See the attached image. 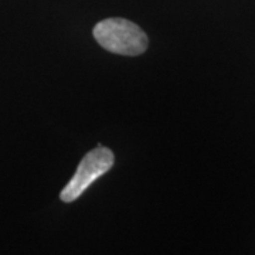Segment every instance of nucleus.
Segmentation results:
<instances>
[{"label":"nucleus","instance_id":"f257e3e1","mask_svg":"<svg viewBox=\"0 0 255 255\" xmlns=\"http://www.w3.org/2000/svg\"><path fill=\"white\" fill-rule=\"evenodd\" d=\"M92 34L102 48L114 54L135 57L147 48L145 31L127 18H105L95 24Z\"/></svg>","mask_w":255,"mask_h":255},{"label":"nucleus","instance_id":"f03ea898","mask_svg":"<svg viewBox=\"0 0 255 255\" xmlns=\"http://www.w3.org/2000/svg\"><path fill=\"white\" fill-rule=\"evenodd\" d=\"M114 162L115 157L112 150L105 146L100 145L90 150L82 157L71 180L67 183V186L60 193V199L64 203L77 200L98 177L110 172Z\"/></svg>","mask_w":255,"mask_h":255}]
</instances>
